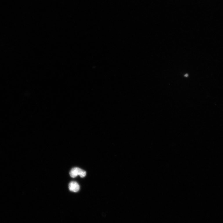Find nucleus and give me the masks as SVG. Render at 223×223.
<instances>
[{
    "mask_svg": "<svg viewBox=\"0 0 223 223\" xmlns=\"http://www.w3.org/2000/svg\"><path fill=\"white\" fill-rule=\"evenodd\" d=\"M70 174L72 178H75L77 176L79 175L81 177H84L86 175L85 171L78 167L72 168L70 171Z\"/></svg>",
    "mask_w": 223,
    "mask_h": 223,
    "instance_id": "1",
    "label": "nucleus"
},
{
    "mask_svg": "<svg viewBox=\"0 0 223 223\" xmlns=\"http://www.w3.org/2000/svg\"><path fill=\"white\" fill-rule=\"evenodd\" d=\"M69 190L72 192H77L80 189V186L79 184L75 181H72L69 185Z\"/></svg>",
    "mask_w": 223,
    "mask_h": 223,
    "instance_id": "2",
    "label": "nucleus"
}]
</instances>
